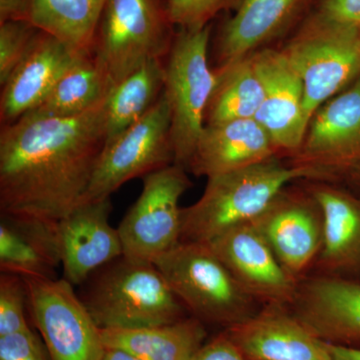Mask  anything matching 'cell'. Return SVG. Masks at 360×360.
<instances>
[{"instance_id":"6da1fadb","label":"cell","mask_w":360,"mask_h":360,"mask_svg":"<svg viewBox=\"0 0 360 360\" xmlns=\"http://www.w3.org/2000/svg\"><path fill=\"white\" fill-rule=\"evenodd\" d=\"M106 99L71 117L1 125L0 213L59 221L82 202L105 146Z\"/></svg>"},{"instance_id":"7a4b0ae2","label":"cell","mask_w":360,"mask_h":360,"mask_svg":"<svg viewBox=\"0 0 360 360\" xmlns=\"http://www.w3.org/2000/svg\"><path fill=\"white\" fill-rule=\"evenodd\" d=\"M300 179L322 180L314 169L285 165L278 156L208 177L200 200L182 208L181 241L207 243L252 221L283 188Z\"/></svg>"},{"instance_id":"3957f363","label":"cell","mask_w":360,"mask_h":360,"mask_svg":"<svg viewBox=\"0 0 360 360\" xmlns=\"http://www.w3.org/2000/svg\"><path fill=\"white\" fill-rule=\"evenodd\" d=\"M80 288L78 296L101 329L149 328L191 316L153 262L122 255Z\"/></svg>"},{"instance_id":"277c9868","label":"cell","mask_w":360,"mask_h":360,"mask_svg":"<svg viewBox=\"0 0 360 360\" xmlns=\"http://www.w3.org/2000/svg\"><path fill=\"white\" fill-rule=\"evenodd\" d=\"M153 264L189 315L206 326L225 330L248 321L262 309L208 243L181 241Z\"/></svg>"},{"instance_id":"5b68a950","label":"cell","mask_w":360,"mask_h":360,"mask_svg":"<svg viewBox=\"0 0 360 360\" xmlns=\"http://www.w3.org/2000/svg\"><path fill=\"white\" fill-rule=\"evenodd\" d=\"M300 75L307 122L326 101L360 77V30L309 13L281 49Z\"/></svg>"},{"instance_id":"8992f818","label":"cell","mask_w":360,"mask_h":360,"mask_svg":"<svg viewBox=\"0 0 360 360\" xmlns=\"http://www.w3.org/2000/svg\"><path fill=\"white\" fill-rule=\"evenodd\" d=\"M174 27L167 0H108L92 52L115 86L148 61L167 58Z\"/></svg>"},{"instance_id":"52a82bcc","label":"cell","mask_w":360,"mask_h":360,"mask_svg":"<svg viewBox=\"0 0 360 360\" xmlns=\"http://www.w3.org/2000/svg\"><path fill=\"white\" fill-rule=\"evenodd\" d=\"M212 25L179 30L165 61V91L172 115L175 165L186 168L205 127V112L217 82L208 63Z\"/></svg>"},{"instance_id":"ba28073f","label":"cell","mask_w":360,"mask_h":360,"mask_svg":"<svg viewBox=\"0 0 360 360\" xmlns=\"http://www.w3.org/2000/svg\"><path fill=\"white\" fill-rule=\"evenodd\" d=\"M172 115L165 91L139 122L104 146L84 201L110 198L129 180L174 165Z\"/></svg>"},{"instance_id":"9c48e42d","label":"cell","mask_w":360,"mask_h":360,"mask_svg":"<svg viewBox=\"0 0 360 360\" xmlns=\"http://www.w3.org/2000/svg\"><path fill=\"white\" fill-rule=\"evenodd\" d=\"M188 170L179 165L143 177V188L117 227L123 255L153 262L181 243L179 201L191 186Z\"/></svg>"},{"instance_id":"30bf717a","label":"cell","mask_w":360,"mask_h":360,"mask_svg":"<svg viewBox=\"0 0 360 360\" xmlns=\"http://www.w3.org/2000/svg\"><path fill=\"white\" fill-rule=\"evenodd\" d=\"M28 312L51 360H103L106 348L75 286L63 278L23 277Z\"/></svg>"},{"instance_id":"8fae6325","label":"cell","mask_w":360,"mask_h":360,"mask_svg":"<svg viewBox=\"0 0 360 360\" xmlns=\"http://www.w3.org/2000/svg\"><path fill=\"white\" fill-rule=\"evenodd\" d=\"M285 271L300 283L309 276L321 250L323 219L307 188L286 186L252 220Z\"/></svg>"},{"instance_id":"7c38bea8","label":"cell","mask_w":360,"mask_h":360,"mask_svg":"<svg viewBox=\"0 0 360 360\" xmlns=\"http://www.w3.org/2000/svg\"><path fill=\"white\" fill-rule=\"evenodd\" d=\"M359 161L360 77L317 110L290 163L314 169L322 180L338 181Z\"/></svg>"},{"instance_id":"4fadbf2b","label":"cell","mask_w":360,"mask_h":360,"mask_svg":"<svg viewBox=\"0 0 360 360\" xmlns=\"http://www.w3.org/2000/svg\"><path fill=\"white\" fill-rule=\"evenodd\" d=\"M207 243L258 303L285 307L292 303L298 283L285 271L252 222L236 225Z\"/></svg>"},{"instance_id":"5bb4252c","label":"cell","mask_w":360,"mask_h":360,"mask_svg":"<svg viewBox=\"0 0 360 360\" xmlns=\"http://www.w3.org/2000/svg\"><path fill=\"white\" fill-rule=\"evenodd\" d=\"M290 309L328 345L360 349V283L356 279L307 276L298 283Z\"/></svg>"},{"instance_id":"9a60e30c","label":"cell","mask_w":360,"mask_h":360,"mask_svg":"<svg viewBox=\"0 0 360 360\" xmlns=\"http://www.w3.org/2000/svg\"><path fill=\"white\" fill-rule=\"evenodd\" d=\"M251 58L264 90L255 120L269 134L277 153L292 158L302 148L309 129L302 79L281 49L265 47Z\"/></svg>"},{"instance_id":"2e32d148","label":"cell","mask_w":360,"mask_h":360,"mask_svg":"<svg viewBox=\"0 0 360 360\" xmlns=\"http://www.w3.org/2000/svg\"><path fill=\"white\" fill-rule=\"evenodd\" d=\"M110 198L84 201L58 221L63 278L80 286L116 258L123 248L118 229L110 224Z\"/></svg>"},{"instance_id":"e0dca14e","label":"cell","mask_w":360,"mask_h":360,"mask_svg":"<svg viewBox=\"0 0 360 360\" xmlns=\"http://www.w3.org/2000/svg\"><path fill=\"white\" fill-rule=\"evenodd\" d=\"M246 360H333L290 307L267 304L248 321L224 330Z\"/></svg>"},{"instance_id":"ac0fdd59","label":"cell","mask_w":360,"mask_h":360,"mask_svg":"<svg viewBox=\"0 0 360 360\" xmlns=\"http://www.w3.org/2000/svg\"><path fill=\"white\" fill-rule=\"evenodd\" d=\"M309 181L304 187L319 203L323 219L316 274L354 278L360 274V194L338 181Z\"/></svg>"},{"instance_id":"d6986e66","label":"cell","mask_w":360,"mask_h":360,"mask_svg":"<svg viewBox=\"0 0 360 360\" xmlns=\"http://www.w3.org/2000/svg\"><path fill=\"white\" fill-rule=\"evenodd\" d=\"M80 54L84 53L39 30L25 56L1 85V125L11 124L37 108Z\"/></svg>"},{"instance_id":"ffe728a7","label":"cell","mask_w":360,"mask_h":360,"mask_svg":"<svg viewBox=\"0 0 360 360\" xmlns=\"http://www.w3.org/2000/svg\"><path fill=\"white\" fill-rule=\"evenodd\" d=\"M312 0H243L217 39L219 66L248 58L283 35Z\"/></svg>"},{"instance_id":"44dd1931","label":"cell","mask_w":360,"mask_h":360,"mask_svg":"<svg viewBox=\"0 0 360 360\" xmlns=\"http://www.w3.org/2000/svg\"><path fill=\"white\" fill-rule=\"evenodd\" d=\"M276 156L274 142L255 118L231 120L205 125L187 170L208 179Z\"/></svg>"},{"instance_id":"7402d4cb","label":"cell","mask_w":360,"mask_h":360,"mask_svg":"<svg viewBox=\"0 0 360 360\" xmlns=\"http://www.w3.org/2000/svg\"><path fill=\"white\" fill-rule=\"evenodd\" d=\"M60 265L58 221L0 213V271L56 278Z\"/></svg>"},{"instance_id":"603a6c76","label":"cell","mask_w":360,"mask_h":360,"mask_svg":"<svg viewBox=\"0 0 360 360\" xmlns=\"http://www.w3.org/2000/svg\"><path fill=\"white\" fill-rule=\"evenodd\" d=\"M104 347L122 349L142 360H189L205 343L206 326L188 316L149 328L101 329Z\"/></svg>"},{"instance_id":"cb8c5ba5","label":"cell","mask_w":360,"mask_h":360,"mask_svg":"<svg viewBox=\"0 0 360 360\" xmlns=\"http://www.w3.org/2000/svg\"><path fill=\"white\" fill-rule=\"evenodd\" d=\"M112 87L94 52L80 54L41 103L28 113L52 117L82 115L103 101Z\"/></svg>"},{"instance_id":"d4e9b609","label":"cell","mask_w":360,"mask_h":360,"mask_svg":"<svg viewBox=\"0 0 360 360\" xmlns=\"http://www.w3.org/2000/svg\"><path fill=\"white\" fill-rule=\"evenodd\" d=\"M108 0H30L28 21L78 53L92 51Z\"/></svg>"},{"instance_id":"484cf974","label":"cell","mask_w":360,"mask_h":360,"mask_svg":"<svg viewBox=\"0 0 360 360\" xmlns=\"http://www.w3.org/2000/svg\"><path fill=\"white\" fill-rule=\"evenodd\" d=\"M167 68L163 59H153L112 87L106 99V141L122 132L148 112L165 90Z\"/></svg>"},{"instance_id":"4316f807","label":"cell","mask_w":360,"mask_h":360,"mask_svg":"<svg viewBox=\"0 0 360 360\" xmlns=\"http://www.w3.org/2000/svg\"><path fill=\"white\" fill-rule=\"evenodd\" d=\"M217 82L205 112V125L255 118L264 101V84L252 58L214 70Z\"/></svg>"},{"instance_id":"83f0119b","label":"cell","mask_w":360,"mask_h":360,"mask_svg":"<svg viewBox=\"0 0 360 360\" xmlns=\"http://www.w3.org/2000/svg\"><path fill=\"white\" fill-rule=\"evenodd\" d=\"M27 290L23 277L0 274V336L32 328L28 322Z\"/></svg>"},{"instance_id":"f1b7e54d","label":"cell","mask_w":360,"mask_h":360,"mask_svg":"<svg viewBox=\"0 0 360 360\" xmlns=\"http://www.w3.org/2000/svg\"><path fill=\"white\" fill-rule=\"evenodd\" d=\"M243 0H167L168 15L179 30H201L217 14L238 8Z\"/></svg>"},{"instance_id":"f546056e","label":"cell","mask_w":360,"mask_h":360,"mask_svg":"<svg viewBox=\"0 0 360 360\" xmlns=\"http://www.w3.org/2000/svg\"><path fill=\"white\" fill-rule=\"evenodd\" d=\"M39 30L27 20L0 23V85L6 84Z\"/></svg>"},{"instance_id":"4dcf8cb0","label":"cell","mask_w":360,"mask_h":360,"mask_svg":"<svg viewBox=\"0 0 360 360\" xmlns=\"http://www.w3.org/2000/svg\"><path fill=\"white\" fill-rule=\"evenodd\" d=\"M0 360H51L41 336L32 328L0 336Z\"/></svg>"},{"instance_id":"1f68e13d","label":"cell","mask_w":360,"mask_h":360,"mask_svg":"<svg viewBox=\"0 0 360 360\" xmlns=\"http://www.w3.org/2000/svg\"><path fill=\"white\" fill-rule=\"evenodd\" d=\"M309 8L324 20L360 28V0H312Z\"/></svg>"},{"instance_id":"d6a6232c","label":"cell","mask_w":360,"mask_h":360,"mask_svg":"<svg viewBox=\"0 0 360 360\" xmlns=\"http://www.w3.org/2000/svg\"><path fill=\"white\" fill-rule=\"evenodd\" d=\"M189 360H246L224 330L205 342Z\"/></svg>"},{"instance_id":"836d02e7","label":"cell","mask_w":360,"mask_h":360,"mask_svg":"<svg viewBox=\"0 0 360 360\" xmlns=\"http://www.w3.org/2000/svg\"><path fill=\"white\" fill-rule=\"evenodd\" d=\"M30 0H0V23L27 20Z\"/></svg>"},{"instance_id":"e575fe53","label":"cell","mask_w":360,"mask_h":360,"mask_svg":"<svg viewBox=\"0 0 360 360\" xmlns=\"http://www.w3.org/2000/svg\"><path fill=\"white\" fill-rule=\"evenodd\" d=\"M343 181L350 189L360 194V161L347 170L338 182Z\"/></svg>"},{"instance_id":"d590c367","label":"cell","mask_w":360,"mask_h":360,"mask_svg":"<svg viewBox=\"0 0 360 360\" xmlns=\"http://www.w3.org/2000/svg\"><path fill=\"white\" fill-rule=\"evenodd\" d=\"M333 360H360V349L328 345Z\"/></svg>"},{"instance_id":"8d00e7d4","label":"cell","mask_w":360,"mask_h":360,"mask_svg":"<svg viewBox=\"0 0 360 360\" xmlns=\"http://www.w3.org/2000/svg\"><path fill=\"white\" fill-rule=\"evenodd\" d=\"M103 360H142L134 354L122 349H113V348H106L104 352Z\"/></svg>"},{"instance_id":"74e56055","label":"cell","mask_w":360,"mask_h":360,"mask_svg":"<svg viewBox=\"0 0 360 360\" xmlns=\"http://www.w3.org/2000/svg\"><path fill=\"white\" fill-rule=\"evenodd\" d=\"M359 30H360V28H359Z\"/></svg>"}]
</instances>
